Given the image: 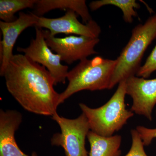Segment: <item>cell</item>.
<instances>
[{
    "label": "cell",
    "instance_id": "9",
    "mask_svg": "<svg viewBox=\"0 0 156 156\" xmlns=\"http://www.w3.org/2000/svg\"><path fill=\"white\" fill-rule=\"evenodd\" d=\"M126 94L132 99L131 111L151 121L156 105V78L149 80L133 76L126 80Z\"/></svg>",
    "mask_w": 156,
    "mask_h": 156
},
{
    "label": "cell",
    "instance_id": "18",
    "mask_svg": "<svg viewBox=\"0 0 156 156\" xmlns=\"http://www.w3.org/2000/svg\"><path fill=\"white\" fill-rule=\"evenodd\" d=\"M136 130L142 140L144 146L149 145L153 140L156 138V128H149L144 126H138L136 127Z\"/></svg>",
    "mask_w": 156,
    "mask_h": 156
},
{
    "label": "cell",
    "instance_id": "2",
    "mask_svg": "<svg viewBox=\"0 0 156 156\" xmlns=\"http://www.w3.org/2000/svg\"><path fill=\"white\" fill-rule=\"evenodd\" d=\"M116 63V59H105L100 56L80 61L69 71L67 76L68 85L59 94L58 105L80 91L109 89Z\"/></svg>",
    "mask_w": 156,
    "mask_h": 156
},
{
    "label": "cell",
    "instance_id": "4",
    "mask_svg": "<svg viewBox=\"0 0 156 156\" xmlns=\"http://www.w3.org/2000/svg\"><path fill=\"white\" fill-rule=\"evenodd\" d=\"M156 38V14L132 30L129 41L116 59L109 89L129 77L136 76L144 52Z\"/></svg>",
    "mask_w": 156,
    "mask_h": 156
},
{
    "label": "cell",
    "instance_id": "13",
    "mask_svg": "<svg viewBox=\"0 0 156 156\" xmlns=\"http://www.w3.org/2000/svg\"><path fill=\"white\" fill-rule=\"evenodd\" d=\"M87 138L90 145L89 156L121 155L122 138L120 135L104 136L90 131Z\"/></svg>",
    "mask_w": 156,
    "mask_h": 156
},
{
    "label": "cell",
    "instance_id": "17",
    "mask_svg": "<svg viewBox=\"0 0 156 156\" xmlns=\"http://www.w3.org/2000/svg\"><path fill=\"white\" fill-rule=\"evenodd\" d=\"M131 134L132 144L130 150L125 156H147L142 140L136 129H132Z\"/></svg>",
    "mask_w": 156,
    "mask_h": 156
},
{
    "label": "cell",
    "instance_id": "12",
    "mask_svg": "<svg viewBox=\"0 0 156 156\" xmlns=\"http://www.w3.org/2000/svg\"><path fill=\"white\" fill-rule=\"evenodd\" d=\"M33 13L38 17L55 9L71 10L80 16L84 24L92 20L85 0H37Z\"/></svg>",
    "mask_w": 156,
    "mask_h": 156
},
{
    "label": "cell",
    "instance_id": "15",
    "mask_svg": "<svg viewBox=\"0 0 156 156\" xmlns=\"http://www.w3.org/2000/svg\"><path fill=\"white\" fill-rule=\"evenodd\" d=\"M37 0H1L0 19L2 21L10 23L17 17L15 14L18 11L28 8H34Z\"/></svg>",
    "mask_w": 156,
    "mask_h": 156
},
{
    "label": "cell",
    "instance_id": "11",
    "mask_svg": "<svg viewBox=\"0 0 156 156\" xmlns=\"http://www.w3.org/2000/svg\"><path fill=\"white\" fill-rule=\"evenodd\" d=\"M22 122L21 113L14 110H0V156H37L26 154L20 150L15 134Z\"/></svg>",
    "mask_w": 156,
    "mask_h": 156
},
{
    "label": "cell",
    "instance_id": "5",
    "mask_svg": "<svg viewBox=\"0 0 156 156\" xmlns=\"http://www.w3.org/2000/svg\"><path fill=\"white\" fill-rule=\"evenodd\" d=\"M52 117L61 132L53 134L51 144L63 148L66 156H89L86 139L90 128L84 114L82 113L76 119H69L60 116L56 112Z\"/></svg>",
    "mask_w": 156,
    "mask_h": 156
},
{
    "label": "cell",
    "instance_id": "8",
    "mask_svg": "<svg viewBox=\"0 0 156 156\" xmlns=\"http://www.w3.org/2000/svg\"><path fill=\"white\" fill-rule=\"evenodd\" d=\"M78 16L74 11L68 10L63 16L58 18L39 17L37 22L34 27L46 29L54 36L58 34H64L99 37L101 29L97 23L92 19L87 24H83L78 20Z\"/></svg>",
    "mask_w": 156,
    "mask_h": 156
},
{
    "label": "cell",
    "instance_id": "10",
    "mask_svg": "<svg viewBox=\"0 0 156 156\" xmlns=\"http://www.w3.org/2000/svg\"><path fill=\"white\" fill-rule=\"evenodd\" d=\"M38 17L32 12L26 14L20 12L19 13V17L13 22L0 21V28L2 34V40L0 44L1 76L2 75L7 65L14 56L13 48L20 35L28 27L36 25Z\"/></svg>",
    "mask_w": 156,
    "mask_h": 156
},
{
    "label": "cell",
    "instance_id": "3",
    "mask_svg": "<svg viewBox=\"0 0 156 156\" xmlns=\"http://www.w3.org/2000/svg\"><path fill=\"white\" fill-rule=\"evenodd\" d=\"M126 80L119 84L114 94L104 105L91 108L83 103L79 104L82 113L87 117L90 131L104 136H111L127 124L134 113L126 108Z\"/></svg>",
    "mask_w": 156,
    "mask_h": 156
},
{
    "label": "cell",
    "instance_id": "14",
    "mask_svg": "<svg viewBox=\"0 0 156 156\" xmlns=\"http://www.w3.org/2000/svg\"><path fill=\"white\" fill-rule=\"evenodd\" d=\"M113 5L119 8L123 13V18L127 23H131L133 17H137L135 9H139L140 5L135 0H98L89 4L91 11H95L103 6Z\"/></svg>",
    "mask_w": 156,
    "mask_h": 156
},
{
    "label": "cell",
    "instance_id": "16",
    "mask_svg": "<svg viewBox=\"0 0 156 156\" xmlns=\"http://www.w3.org/2000/svg\"><path fill=\"white\" fill-rule=\"evenodd\" d=\"M156 70V46L148 57L144 64L140 66L136 76L147 79Z\"/></svg>",
    "mask_w": 156,
    "mask_h": 156
},
{
    "label": "cell",
    "instance_id": "1",
    "mask_svg": "<svg viewBox=\"0 0 156 156\" xmlns=\"http://www.w3.org/2000/svg\"><path fill=\"white\" fill-rule=\"evenodd\" d=\"M2 76L9 93L26 110L51 116L57 112L59 94L53 87L54 79L44 66L24 54H14Z\"/></svg>",
    "mask_w": 156,
    "mask_h": 156
},
{
    "label": "cell",
    "instance_id": "7",
    "mask_svg": "<svg viewBox=\"0 0 156 156\" xmlns=\"http://www.w3.org/2000/svg\"><path fill=\"white\" fill-rule=\"evenodd\" d=\"M34 27L35 38L30 41L27 48H17V51L24 53L31 61L46 68L54 79L55 86L58 83L65 84L68 66L62 64L60 56L53 53L49 48L44 37L43 29Z\"/></svg>",
    "mask_w": 156,
    "mask_h": 156
},
{
    "label": "cell",
    "instance_id": "6",
    "mask_svg": "<svg viewBox=\"0 0 156 156\" xmlns=\"http://www.w3.org/2000/svg\"><path fill=\"white\" fill-rule=\"evenodd\" d=\"M43 32L49 48L60 56L62 61L67 64L85 60L97 53L95 47L100 41L99 38L73 35L58 38L51 35L48 30L43 29Z\"/></svg>",
    "mask_w": 156,
    "mask_h": 156
}]
</instances>
